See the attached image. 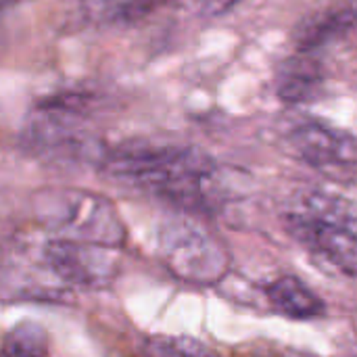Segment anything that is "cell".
Returning a JSON list of instances; mask_svg holds the SVG:
<instances>
[{
	"instance_id": "cell-12",
	"label": "cell",
	"mask_w": 357,
	"mask_h": 357,
	"mask_svg": "<svg viewBox=\"0 0 357 357\" xmlns=\"http://www.w3.org/2000/svg\"><path fill=\"white\" fill-rule=\"evenodd\" d=\"M146 349L151 357H224L190 337H153Z\"/></svg>"
},
{
	"instance_id": "cell-10",
	"label": "cell",
	"mask_w": 357,
	"mask_h": 357,
	"mask_svg": "<svg viewBox=\"0 0 357 357\" xmlns=\"http://www.w3.org/2000/svg\"><path fill=\"white\" fill-rule=\"evenodd\" d=\"M266 297L276 312L293 320H312L324 312V301L293 274L272 280L266 287Z\"/></svg>"
},
{
	"instance_id": "cell-13",
	"label": "cell",
	"mask_w": 357,
	"mask_h": 357,
	"mask_svg": "<svg viewBox=\"0 0 357 357\" xmlns=\"http://www.w3.org/2000/svg\"><path fill=\"white\" fill-rule=\"evenodd\" d=\"M151 8V0H102L98 15L109 21H132Z\"/></svg>"
},
{
	"instance_id": "cell-2",
	"label": "cell",
	"mask_w": 357,
	"mask_h": 357,
	"mask_svg": "<svg viewBox=\"0 0 357 357\" xmlns=\"http://www.w3.org/2000/svg\"><path fill=\"white\" fill-rule=\"evenodd\" d=\"M287 232L318 261L341 274H357V209L343 197L312 190L282 215Z\"/></svg>"
},
{
	"instance_id": "cell-7",
	"label": "cell",
	"mask_w": 357,
	"mask_h": 357,
	"mask_svg": "<svg viewBox=\"0 0 357 357\" xmlns=\"http://www.w3.org/2000/svg\"><path fill=\"white\" fill-rule=\"evenodd\" d=\"M293 153L328 178H351L357 172V136L326 121H303L289 134Z\"/></svg>"
},
{
	"instance_id": "cell-6",
	"label": "cell",
	"mask_w": 357,
	"mask_h": 357,
	"mask_svg": "<svg viewBox=\"0 0 357 357\" xmlns=\"http://www.w3.org/2000/svg\"><path fill=\"white\" fill-rule=\"evenodd\" d=\"M119 249L98 247L50 236L40 247L44 266L67 287L98 291L109 287L119 272Z\"/></svg>"
},
{
	"instance_id": "cell-5",
	"label": "cell",
	"mask_w": 357,
	"mask_h": 357,
	"mask_svg": "<svg viewBox=\"0 0 357 357\" xmlns=\"http://www.w3.org/2000/svg\"><path fill=\"white\" fill-rule=\"evenodd\" d=\"M159 251L165 268L176 278L192 284H215L230 268V255L224 245L211 232L186 220L163 226Z\"/></svg>"
},
{
	"instance_id": "cell-15",
	"label": "cell",
	"mask_w": 357,
	"mask_h": 357,
	"mask_svg": "<svg viewBox=\"0 0 357 357\" xmlns=\"http://www.w3.org/2000/svg\"><path fill=\"white\" fill-rule=\"evenodd\" d=\"M356 335H357V318H356Z\"/></svg>"
},
{
	"instance_id": "cell-9",
	"label": "cell",
	"mask_w": 357,
	"mask_h": 357,
	"mask_svg": "<svg viewBox=\"0 0 357 357\" xmlns=\"http://www.w3.org/2000/svg\"><path fill=\"white\" fill-rule=\"evenodd\" d=\"M324 88V67L314 52H297L280 63L274 77L276 96L287 105L314 102Z\"/></svg>"
},
{
	"instance_id": "cell-11",
	"label": "cell",
	"mask_w": 357,
	"mask_h": 357,
	"mask_svg": "<svg viewBox=\"0 0 357 357\" xmlns=\"http://www.w3.org/2000/svg\"><path fill=\"white\" fill-rule=\"evenodd\" d=\"M0 357H50V337L42 324L23 320L4 335Z\"/></svg>"
},
{
	"instance_id": "cell-3",
	"label": "cell",
	"mask_w": 357,
	"mask_h": 357,
	"mask_svg": "<svg viewBox=\"0 0 357 357\" xmlns=\"http://www.w3.org/2000/svg\"><path fill=\"white\" fill-rule=\"evenodd\" d=\"M33 220L50 236L121 249L128 232L117 207L82 188H42L31 197Z\"/></svg>"
},
{
	"instance_id": "cell-4",
	"label": "cell",
	"mask_w": 357,
	"mask_h": 357,
	"mask_svg": "<svg viewBox=\"0 0 357 357\" xmlns=\"http://www.w3.org/2000/svg\"><path fill=\"white\" fill-rule=\"evenodd\" d=\"M94 96L88 92H63L40 100L23 130V144L50 159H102L105 151L84 130Z\"/></svg>"
},
{
	"instance_id": "cell-1",
	"label": "cell",
	"mask_w": 357,
	"mask_h": 357,
	"mask_svg": "<svg viewBox=\"0 0 357 357\" xmlns=\"http://www.w3.org/2000/svg\"><path fill=\"white\" fill-rule=\"evenodd\" d=\"M100 169L182 211L211 213L224 201L218 163L195 146L128 144L105 151Z\"/></svg>"
},
{
	"instance_id": "cell-14",
	"label": "cell",
	"mask_w": 357,
	"mask_h": 357,
	"mask_svg": "<svg viewBox=\"0 0 357 357\" xmlns=\"http://www.w3.org/2000/svg\"><path fill=\"white\" fill-rule=\"evenodd\" d=\"M238 0H184V6L199 17H220L228 13Z\"/></svg>"
},
{
	"instance_id": "cell-8",
	"label": "cell",
	"mask_w": 357,
	"mask_h": 357,
	"mask_svg": "<svg viewBox=\"0 0 357 357\" xmlns=\"http://www.w3.org/2000/svg\"><path fill=\"white\" fill-rule=\"evenodd\" d=\"M357 27V4L356 2H343L333 4L328 8H322L295 27L293 40L297 50L301 52H318L320 48L339 42L345 38L351 29Z\"/></svg>"
}]
</instances>
